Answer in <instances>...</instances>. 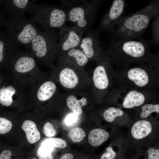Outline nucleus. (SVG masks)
<instances>
[{
  "instance_id": "nucleus-10",
  "label": "nucleus",
  "mask_w": 159,
  "mask_h": 159,
  "mask_svg": "<svg viewBox=\"0 0 159 159\" xmlns=\"http://www.w3.org/2000/svg\"><path fill=\"white\" fill-rule=\"evenodd\" d=\"M89 88L68 92L61 95V98L64 100L67 107L72 112L77 116L81 115L82 108L88 104L92 96Z\"/></svg>"
},
{
  "instance_id": "nucleus-18",
  "label": "nucleus",
  "mask_w": 159,
  "mask_h": 159,
  "mask_svg": "<svg viewBox=\"0 0 159 159\" xmlns=\"http://www.w3.org/2000/svg\"><path fill=\"white\" fill-rule=\"evenodd\" d=\"M127 76L130 80L140 87L145 86L148 82V77L147 72L144 69L139 67L130 69Z\"/></svg>"
},
{
  "instance_id": "nucleus-3",
  "label": "nucleus",
  "mask_w": 159,
  "mask_h": 159,
  "mask_svg": "<svg viewBox=\"0 0 159 159\" xmlns=\"http://www.w3.org/2000/svg\"><path fill=\"white\" fill-rule=\"evenodd\" d=\"M33 17L27 18L24 14H12L8 24V36L19 45L29 48L40 31Z\"/></svg>"
},
{
  "instance_id": "nucleus-5",
  "label": "nucleus",
  "mask_w": 159,
  "mask_h": 159,
  "mask_svg": "<svg viewBox=\"0 0 159 159\" xmlns=\"http://www.w3.org/2000/svg\"><path fill=\"white\" fill-rule=\"evenodd\" d=\"M33 17L37 24L44 30L65 27L67 14L65 10L56 6L42 4H36Z\"/></svg>"
},
{
  "instance_id": "nucleus-36",
  "label": "nucleus",
  "mask_w": 159,
  "mask_h": 159,
  "mask_svg": "<svg viewBox=\"0 0 159 159\" xmlns=\"http://www.w3.org/2000/svg\"><path fill=\"white\" fill-rule=\"evenodd\" d=\"M11 152L9 150L3 151L0 155V159H10Z\"/></svg>"
},
{
  "instance_id": "nucleus-1",
  "label": "nucleus",
  "mask_w": 159,
  "mask_h": 159,
  "mask_svg": "<svg viewBox=\"0 0 159 159\" xmlns=\"http://www.w3.org/2000/svg\"><path fill=\"white\" fill-rule=\"evenodd\" d=\"M159 1H151L139 10L122 16L113 37L117 39H141L152 19L158 14Z\"/></svg>"
},
{
  "instance_id": "nucleus-24",
  "label": "nucleus",
  "mask_w": 159,
  "mask_h": 159,
  "mask_svg": "<svg viewBox=\"0 0 159 159\" xmlns=\"http://www.w3.org/2000/svg\"><path fill=\"white\" fill-rule=\"evenodd\" d=\"M123 114V112L120 109L111 107L104 111L103 116L106 121L111 122L113 121L116 117L121 116Z\"/></svg>"
},
{
  "instance_id": "nucleus-17",
  "label": "nucleus",
  "mask_w": 159,
  "mask_h": 159,
  "mask_svg": "<svg viewBox=\"0 0 159 159\" xmlns=\"http://www.w3.org/2000/svg\"><path fill=\"white\" fill-rule=\"evenodd\" d=\"M152 129V124L150 122L141 120L133 124L131 130V133L134 138L141 139L149 135L151 132Z\"/></svg>"
},
{
  "instance_id": "nucleus-26",
  "label": "nucleus",
  "mask_w": 159,
  "mask_h": 159,
  "mask_svg": "<svg viewBox=\"0 0 159 159\" xmlns=\"http://www.w3.org/2000/svg\"><path fill=\"white\" fill-rule=\"evenodd\" d=\"M159 113V105L147 104L144 105L142 108V112L140 114L141 117L145 118L148 117L152 112Z\"/></svg>"
},
{
  "instance_id": "nucleus-35",
  "label": "nucleus",
  "mask_w": 159,
  "mask_h": 159,
  "mask_svg": "<svg viewBox=\"0 0 159 159\" xmlns=\"http://www.w3.org/2000/svg\"><path fill=\"white\" fill-rule=\"evenodd\" d=\"M147 152L148 159H159V150L153 148H149Z\"/></svg>"
},
{
  "instance_id": "nucleus-6",
  "label": "nucleus",
  "mask_w": 159,
  "mask_h": 159,
  "mask_svg": "<svg viewBox=\"0 0 159 159\" xmlns=\"http://www.w3.org/2000/svg\"><path fill=\"white\" fill-rule=\"evenodd\" d=\"M155 44L154 39H117L112 37L107 49L112 54H124L132 58L139 59L146 55L151 47Z\"/></svg>"
},
{
  "instance_id": "nucleus-8",
  "label": "nucleus",
  "mask_w": 159,
  "mask_h": 159,
  "mask_svg": "<svg viewBox=\"0 0 159 159\" xmlns=\"http://www.w3.org/2000/svg\"><path fill=\"white\" fill-rule=\"evenodd\" d=\"M84 32L75 26L61 29L58 34L56 57L59 58L69 50L78 47Z\"/></svg>"
},
{
  "instance_id": "nucleus-34",
  "label": "nucleus",
  "mask_w": 159,
  "mask_h": 159,
  "mask_svg": "<svg viewBox=\"0 0 159 159\" xmlns=\"http://www.w3.org/2000/svg\"><path fill=\"white\" fill-rule=\"evenodd\" d=\"M78 116L73 113L69 114L66 116L64 122L65 124L68 125H72L77 121Z\"/></svg>"
},
{
  "instance_id": "nucleus-33",
  "label": "nucleus",
  "mask_w": 159,
  "mask_h": 159,
  "mask_svg": "<svg viewBox=\"0 0 159 159\" xmlns=\"http://www.w3.org/2000/svg\"><path fill=\"white\" fill-rule=\"evenodd\" d=\"M82 0H61L60 2L62 8L66 7L67 9H69L74 5L81 2Z\"/></svg>"
},
{
  "instance_id": "nucleus-30",
  "label": "nucleus",
  "mask_w": 159,
  "mask_h": 159,
  "mask_svg": "<svg viewBox=\"0 0 159 159\" xmlns=\"http://www.w3.org/2000/svg\"><path fill=\"white\" fill-rule=\"evenodd\" d=\"M43 132L45 136L48 137H52L57 133L56 130L54 128L52 124L49 122L46 123L43 128Z\"/></svg>"
},
{
  "instance_id": "nucleus-9",
  "label": "nucleus",
  "mask_w": 159,
  "mask_h": 159,
  "mask_svg": "<svg viewBox=\"0 0 159 159\" xmlns=\"http://www.w3.org/2000/svg\"><path fill=\"white\" fill-rule=\"evenodd\" d=\"M78 46L88 59L89 61H99L104 54L97 30L88 29L84 32Z\"/></svg>"
},
{
  "instance_id": "nucleus-38",
  "label": "nucleus",
  "mask_w": 159,
  "mask_h": 159,
  "mask_svg": "<svg viewBox=\"0 0 159 159\" xmlns=\"http://www.w3.org/2000/svg\"><path fill=\"white\" fill-rule=\"evenodd\" d=\"M39 159H54L52 154L45 156L39 158Z\"/></svg>"
},
{
  "instance_id": "nucleus-39",
  "label": "nucleus",
  "mask_w": 159,
  "mask_h": 159,
  "mask_svg": "<svg viewBox=\"0 0 159 159\" xmlns=\"http://www.w3.org/2000/svg\"><path fill=\"white\" fill-rule=\"evenodd\" d=\"M32 159H36L35 158H32Z\"/></svg>"
},
{
  "instance_id": "nucleus-11",
  "label": "nucleus",
  "mask_w": 159,
  "mask_h": 159,
  "mask_svg": "<svg viewBox=\"0 0 159 159\" xmlns=\"http://www.w3.org/2000/svg\"><path fill=\"white\" fill-rule=\"evenodd\" d=\"M124 0H115L110 8L102 17L99 28L100 32H110L114 34L115 27L120 17L122 16L126 6Z\"/></svg>"
},
{
  "instance_id": "nucleus-7",
  "label": "nucleus",
  "mask_w": 159,
  "mask_h": 159,
  "mask_svg": "<svg viewBox=\"0 0 159 159\" xmlns=\"http://www.w3.org/2000/svg\"><path fill=\"white\" fill-rule=\"evenodd\" d=\"M100 2V1L98 0H83L65 10L67 21L73 23L75 26L85 31L94 22Z\"/></svg>"
},
{
  "instance_id": "nucleus-21",
  "label": "nucleus",
  "mask_w": 159,
  "mask_h": 159,
  "mask_svg": "<svg viewBox=\"0 0 159 159\" xmlns=\"http://www.w3.org/2000/svg\"><path fill=\"white\" fill-rule=\"evenodd\" d=\"M109 136V133L104 130L101 128H95L90 132L88 140L92 146H98L106 141Z\"/></svg>"
},
{
  "instance_id": "nucleus-37",
  "label": "nucleus",
  "mask_w": 159,
  "mask_h": 159,
  "mask_svg": "<svg viewBox=\"0 0 159 159\" xmlns=\"http://www.w3.org/2000/svg\"><path fill=\"white\" fill-rule=\"evenodd\" d=\"M73 155L70 153H67L63 155L60 159H73Z\"/></svg>"
},
{
  "instance_id": "nucleus-14",
  "label": "nucleus",
  "mask_w": 159,
  "mask_h": 159,
  "mask_svg": "<svg viewBox=\"0 0 159 159\" xmlns=\"http://www.w3.org/2000/svg\"><path fill=\"white\" fill-rule=\"evenodd\" d=\"M14 62V67L15 71L20 73H24L32 71L36 66L34 58L26 53L18 54Z\"/></svg>"
},
{
  "instance_id": "nucleus-12",
  "label": "nucleus",
  "mask_w": 159,
  "mask_h": 159,
  "mask_svg": "<svg viewBox=\"0 0 159 159\" xmlns=\"http://www.w3.org/2000/svg\"><path fill=\"white\" fill-rule=\"evenodd\" d=\"M100 61V62L94 69L91 80L94 87L96 89L102 90L107 87L109 80L105 67L107 60L104 55Z\"/></svg>"
},
{
  "instance_id": "nucleus-32",
  "label": "nucleus",
  "mask_w": 159,
  "mask_h": 159,
  "mask_svg": "<svg viewBox=\"0 0 159 159\" xmlns=\"http://www.w3.org/2000/svg\"><path fill=\"white\" fill-rule=\"evenodd\" d=\"M116 155L112 147L109 146L106 148V152L102 155L100 159H114Z\"/></svg>"
},
{
  "instance_id": "nucleus-25",
  "label": "nucleus",
  "mask_w": 159,
  "mask_h": 159,
  "mask_svg": "<svg viewBox=\"0 0 159 159\" xmlns=\"http://www.w3.org/2000/svg\"><path fill=\"white\" fill-rule=\"evenodd\" d=\"M68 135L74 142H79L82 140L86 136L85 131L79 127H74L69 130Z\"/></svg>"
},
{
  "instance_id": "nucleus-20",
  "label": "nucleus",
  "mask_w": 159,
  "mask_h": 159,
  "mask_svg": "<svg viewBox=\"0 0 159 159\" xmlns=\"http://www.w3.org/2000/svg\"><path fill=\"white\" fill-rule=\"evenodd\" d=\"M145 100L144 95L135 90L129 92L125 97L123 102V107L131 108L142 105Z\"/></svg>"
},
{
  "instance_id": "nucleus-16",
  "label": "nucleus",
  "mask_w": 159,
  "mask_h": 159,
  "mask_svg": "<svg viewBox=\"0 0 159 159\" xmlns=\"http://www.w3.org/2000/svg\"><path fill=\"white\" fill-rule=\"evenodd\" d=\"M36 2L32 0H12L9 1L8 6L12 14L27 13L32 15Z\"/></svg>"
},
{
  "instance_id": "nucleus-27",
  "label": "nucleus",
  "mask_w": 159,
  "mask_h": 159,
  "mask_svg": "<svg viewBox=\"0 0 159 159\" xmlns=\"http://www.w3.org/2000/svg\"><path fill=\"white\" fill-rule=\"evenodd\" d=\"M12 127V124L9 120L0 117V134L7 133L11 130Z\"/></svg>"
},
{
  "instance_id": "nucleus-19",
  "label": "nucleus",
  "mask_w": 159,
  "mask_h": 159,
  "mask_svg": "<svg viewBox=\"0 0 159 159\" xmlns=\"http://www.w3.org/2000/svg\"><path fill=\"white\" fill-rule=\"evenodd\" d=\"M21 128L25 132L27 139L30 143L34 144L40 140V133L33 121L29 120H25Z\"/></svg>"
},
{
  "instance_id": "nucleus-23",
  "label": "nucleus",
  "mask_w": 159,
  "mask_h": 159,
  "mask_svg": "<svg viewBox=\"0 0 159 159\" xmlns=\"http://www.w3.org/2000/svg\"><path fill=\"white\" fill-rule=\"evenodd\" d=\"M54 148L51 144L45 139L38 148L37 151V155L39 158L51 155L54 150Z\"/></svg>"
},
{
  "instance_id": "nucleus-13",
  "label": "nucleus",
  "mask_w": 159,
  "mask_h": 159,
  "mask_svg": "<svg viewBox=\"0 0 159 159\" xmlns=\"http://www.w3.org/2000/svg\"><path fill=\"white\" fill-rule=\"evenodd\" d=\"M58 60L67 62L84 69L89 61L87 57L78 47L69 50L60 57Z\"/></svg>"
},
{
  "instance_id": "nucleus-28",
  "label": "nucleus",
  "mask_w": 159,
  "mask_h": 159,
  "mask_svg": "<svg viewBox=\"0 0 159 159\" xmlns=\"http://www.w3.org/2000/svg\"><path fill=\"white\" fill-rule=\"evenodd\" d=\"M4 41L0 40V62L4 58V49L10 46L15 42L8 36L5 42Z\"/></svg>"
},
{
  "instance_id": "nucleus-31",
  "label": "nucleus",
  "mask_w": 159,
  "mask_h": 159,
  "mask_svg": "<svg viewBox=\"0 0 159 159\" xmlns=\"http://www.w3.org/2000/svg\"><path fill=\"white\" fill-rule=\"evenodd\" d=\"M154 21L153 23V33L154 39L156 44H158L159 42V16L158 14L154 17Z\"/></svg>"
},
{
  "instance_id": "nucleus-22",
  "label": "nucleus",
  "mask_w": 159,
  "mask_h": 159,
  "mask_svg": "<svg viewBox=\"0 0 159 159\" xmlns=\"http://www.w3.org/2000/svg\"><path fill=\"white\" fill-rule=\"evenodd\" d=\"M15 92V88L11 86L0 89V103L7 107L11 105L13 103L12 97Z\"/></svg>"
},
{
  "instance_id": "nucleus-15",
  "label": "nucleus",
  "mask_w": 159,
  "mask_h": 159,
  "mask_svg": "<svg viewBox=\"0 0 159 159\" xmlns=\"http://www.w3.org/2000/svg\"><path fill=\"white\" fill-rule=\"evenodd\" d=\"M60 95L56 83L51 80L45 81L41 85L37 94L38 99L42 102H45L54 97Z\"/></svg>"
},
{
  "instance_id": "nucleus-2",
  "label": "nucleus",
  "mask_w": 159,
  "mask_h": 159,
  "mask_svg": "<svg viewBox=\"0 0 159 159\" xmlns=\"http://www.w3.org/2000/svg\"><path fill=\"white\" fill-rule=\"evenodd\" d=\"M55 70L57 82L65 92L89 88L91 78L85 68L58 60Z\"/></svg>"
},
{
  "instance_id": "nucleus-4",
  "label": "nucleus",
  "mask_w": 159,
  "mask_h": 159,
  "mask_svg": "<svg viewBox=\"0 0 159 159\" xmlns=\"http://www.w3.org/2000/svg\"><path fill=\"white\" fill-rule=\"evenodd\" d=\"M58 34L53 29L40 31L33 39L29 49L31 54L45 64L52 66L56 57Z\"/></svg>"
},
{
  "instance_id": "nucleus-29",
  "label": "nucleus",
  "mask_w": 159,
  "mask_h": 159,
  "mask_svg": "<svg viewBox=\"0 0 159 159\" xmlns=\"http://www.w3.org/2000/svg\"><path fill=\"white\" fill-rule=\"evenodd\" d=\"M54 147L64 148L66 147L67 143L64 140L59 138H53L46 139Z\"/></svg>"
}]
</instances>
